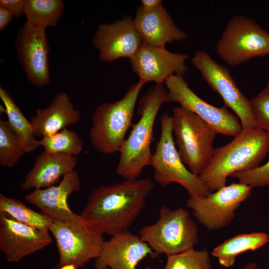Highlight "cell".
<instances>
[{"label":"cell","mask_w":269,"mask_h":269,"mask_svg":"<svg viewBox=\"0 0 269 269\" xmlns=\"http://www.w3.org/2000/svg\"><path fill=\"white\" fill-rule=\"evenodd\" d=\"M189 56L174 53L165 46H155L143 43L129 62L132 70L144 85L149 82L163 84L173 75H184L188 70L185 62Z\"/></svg>","instance_id":"14"},{"label":"cell","mask_w":269,"mask_h":269,"mask_svg":"<svg viewBox=\"0 0 269 269\" xmlns=\"http://www.w3.org/2000/svg\"><path fill=\"white\" fill-rule=\"evenodd\" d=\"M250 101L259 129L269 133V84Z\"/></svg>","instance_id":"30"},{"label":"cell","mask_w":269,"mask_h":269,"mask_svg":"<svg viewBox=\"0 0 269 269\" xmlns=\"http://www.w3.org/2000/svg\"><path fill=\"white\" fill-rule=\"evenodd\" d=\"M81 187L79 174L74 170L64 176L58 185L35 189L25 195L24 199L54 220H69L77 214L70 209L67 199Z\"/></svg>","instance_id":"18"},{"label":"cell","mask_w":269,"mask_h":269,"mask_svg":"<svg viewBox=\"0 0 269 269\" xmlns=\"http://www.w3.org/2000/svg\"><path fill=\"white\" fill-rule=\"evenodd\" d=\"M0 214L22 224L49 231L54 220L43 213L33 211L19 200L0 194Z\"/></svg>","instance_id":"25"},{"label":"cell","mask_w":269,"mask_h":269,"mask_svg":"<svg viewBox=\"0 0 269 269\" xmlns=\"http://www.w3.org/2000/svg\"><path fill=\"white\" fill-rule=\"evenodd\" d=\"M153 187L148 177L100 186L89 195L80 215L103 234L112 237L129 231Z\"/></svg>","instance_id":"1"},{"label":"cell","mask_w":269,"mask_h":269,"mask_svg":"<svg viewBox=\"0 0 269 269\" xmlns=\"http://www.w3.org/2000/svg\"><path fill=\"white\" fill-rule=\"evenodd\" d=\"M269 242V235L264 232L241 234L224 241L214 249L212 254L222 266L229 268L239 255L258 250Z\"/></svg>","instance_id":"22"},{"label":"cell","mask_w":269,"mask_h":269,"mask_svg":"<svg viewBox=\"0 0 269 269\" xmlns=\"http://www.w3.org/2000/svg\"><path fill=\"white\" fill-rule=\"evenodd\" d=\"M159 218L139 231V237L157 256L177 254L193 248L199 241L198 228L189 213L179 207L173 210L163 205Z\"/></svg>","instance_id":"5"},{"label":"cell","mask_w":269,"mask_h":269,"mask_svg":"<svg viewBox=\"0 0 269 269\" xmlns=\"http://www.w3.org/2000/svg\"><path fill=\"white\" fill-rule=\"evenodd\" d=\"M64 10L61 0H26L24 13L27 23L46 29L57 25Z\"/></svg>","instance_id":"24"},{"label":"cell","mask_w":269,"mask_h":269,"mask_svg":"<svg viewBox=\"0 0 269 269\" xmlns=\"http://www.w3.org/2000/svg\"><path fill=\"white\" fill-rule=\"evenodd\" d=\"M44 151L55 154L75 156L81 152L83 141L79 134L72 130L65 128L51 135L38 140Z\"/></svg>","instance_id":"26"},{"label":"cell","mask_w":269,"mask_h":269,"mask_svg":"<svg viewBox=\"0 0 269 269\" xmlns=\"http://www.w3.org/2000/svg\"><path fill=\"white\" fill-rule=\"evenodd\" d=\"M26 153L18 137L7 121L0 120V164L4 167L14 166Z\"/></svg>","instance_id":"27"},{"label":"cell","mask_w":269,"mask_h":269,"mask_svg":"<svg viewBox=\"0 0 269 269\" xmlns=\"http://www.w3.org/2000/svg\"><path fill=\"white\" fill-rule=\"evenodd\" d=\"M77 164L75 156L49 153L44 150L35 159L20 188L25 190L42 189L59 183L61 178L74 170Z\"/></svg>","instance_id":"21"},{"label":"cell","mask_w":269,"mask_h":269,"mask_svg":"<svg viewBox=\"0 0 269 269\" xmlns=\"http://www.w3.org/2000/svg\"><path fill=\"white\" fill-rule=\"evenodd\" d=\"M49 232L59 254L57 267L67 264L78 268L84 266L98 258L105 242L104 234L80 214L69 220H54Z\"/></svg>","instance_id":"7"},{"label":"cell","mask_w":269,"mask_h":269,"mask_svg":"<svg viewBox=\"0 0 269 269\" xmlns=\"http://www.w3.org/2000/svg\"><path fill=\"white\" fill-rule=\"evenodd\" d=\"M252 188L240 182L233 183L205 197L190 196L186 205L208 230L216 231L233 221L236 210L250 196Z\"/></svg>","instance_id":"11"},{"label":"cell","mask_w":269,"mask_h":269,"mask_svg":"<svg viewBox=\"0 0 269 269\" xmlns=\"http://www.w3.org/2000/svg\"><path fill=\"white\" fill-rule=\"evenodd\" d=\"M26 0H0V6L9 11L13 17H19L24 14Z\"/></svg>","instance_id":"31"},{"label":"cell","mask_w":269,"mask_h":269,"mask_svg":"<svg viewBox=\"0 0 269 269\" xmlns=\"http://www.w3.org/2000/svg\"><path fill=\"white\" fill-rule=\"evenodd\" d=\"M142 43L133 19L130 16L111 24H100L92 41L93 46L99 51V59L107 62L131 58Z\"/></svg>","instance_id":"15"},{"label":"cell","mask_w":269,"mask_h":269,"mask_svg":"<svg viewBox=\"0 0 269 269\" xmlns=\"http://www.w3.org/2000/svg\"><path fill=\"white\" fill-rule=\"evenodd\" d=\"M13 17L11 13L2 6H0V31H2L11 21Z\"/></svg>","instance_id":"32"},{"label":"cell","mask_w":269,"mask_h":269,"mask_svg":"<svg viewBox=\"0 0 269 269\" xmlns=\"http://www.w3.org/2000/svg\"><path fill=\"white\" fill-rule=\"evenodd\" d=\"M269 152V133L245 129L229 143L215 148L209 162L199 175L211 192L226 186L232 174L260 166Z\"/></svg>","instance_id":"2"},{"label":"cell","mask_w":269,"mask_h":269,"mask_svg":"<svg viewBox=\"0 0 269 269\" xmlns=\"http://www.w3.org/2000/svg\"><path fill=\"white\" fill-rule=\"evenodd\" d=\"M216 50L228 65H239L269 54V33L252 18L235 16L228 21Z\"/></svg>","instance_id":"9"},{"label":"cell","mask_w":269,"mask_h":269,"mask_svg":"<svg viewBox=\"0 0 269 269\" xmlns=\"http://www.w3.org/2000/svg\"><path fill=\"white\" fill-rule=\"evenodd\" d=\"M145 269H152L150 267H147Z\"/></svg>","instance_id":"36"},{"label":"cell","mask_w":269,"mask_h":269,"mask_svg":"<svg viewBox=\"0 0 269 269\" xmlns=\"http://www.w3.org/2000/svg\"><path fill=\"white\" fill-rule=\"evenodd\" d=\"M15 45L18 59L30 83L37 87L49 85L50 48L46 29L25 22L18 30Z\"/></svg>","instance_id":"13"},{"label":"cell","mask_w":269,"mask_h":269,"mask_svg":"<svg viewBox=\"0 0 269 269\" xmlns=\"http://www.w3.org/2000/svg\"><path fill=\"white\" fill-rule=\"evenodd\" d=\"M144 85L138 81L131 86L123 97L115 102H104L91 117L89 136L92 146L103 154L119 152L132 126L135 106Z\"/></svg>","instance_id":"4"},{"label":"cell","mask_w":269,"mask_h":269,"mask_svg":"<svg viewBox=\"0 0 269 269\" xmlns=\"http://www.w3.org/2000/svg\"><path fill=\"white\" fill-rule=\"evenodd\" d=\"M169 102L167 90L163 84H155L140 99L137 109L140 118L119 151L116 169L118 176L124 179L137 178L145 167L151 166L155 121L161 106Z\"/></svg>","instance_id":"3"},{"label":"cell","mask_w":269,"mask_h":269,"mask_svg":"<svg viewBox=\"0 0 269 269\" xmlns=\"http://www.w3.org/2000/svg\"><path fill=\"white\" fill-rule=\"evenodd\" d=\"M230 176L237 179L238 182L252 188L269 185V160L262 165L235 172Z\"/></svg>","instance_id":"29"},{"label":"cell","mask_w":269,"mask_h":269,"mask_svg":"<svg viewBox=\"0 0 269 269\" xmlns=\"http://www.w3.org/2000/svg\"><path fill=\"white\" fill-rule=\"evenodd\" d=\"M257 265L255 263H250L247 264L242 269H257Z\"/></svg>","instance_id":"35"},{"label":"cell","mask_w":269,"mask_h":269,"mask_svg":"<svg viewBox=\"0 0 269 269\" xmlns=\"http://www.w3.org/2000/svg\"><path fill=\"white\" fill-rule=\"evenodd\" d=\"M164 269H211V259L207 250L192 248L167 256Z\"/></svg>","instance_id":"28"},{"label":"cell","mask_w":269,"mask_h":269,"mask_svg":"<svg viewBox=\"0 0 269 269\" xmlns=\"http://www.w3.org/2000/svg\"><path fill=\"white\" fill-rule=\"evenodd\" d=\"M49 232L0 214V250L7 262H18L50 244L52 239Z\"/></svg>","instance_id":"16"},{"label":"cell","mask_w":269,"mask_h":269,"mask_svg":"<svg viewBox=\"0 0 269 269\" xmlns=\"http://www.w3.org/2000/svg\"><path fill=\"white\" fill-rule=\"evenodd\" d=\"M161 0H141L140 7L144 9L150 10L162 5Z\"/></svg>","instance_id":"33"},{"label":"cell","mask_w":269,"mask_h":269,"mask_svg":"<svg viewBox=\"0 0 269 269\" xmlns=\"http://www.w3.org/2000/svg\"><path fill=\"white\" fill-rule=\"evenodd\" d=\"M0 98L3 103L7 122L20 140L26 153L35 150L40 145L35 138L30 121L27 120L9 92L0 87Z\"/></svg>","instance_id":"23"},{"label":"cell","mask_w":269,"mask_h":269,"mask_svg":"<svg viewBox=\"0 0 269 269\" xmlns=\"http://www.w3.org/2000/svg\"><path fill=\"white\" fill-rule=\"evenodd\" d=\"M134 27L143 43L155 46L186 38V33L177 27L165 8L161 5L150 10L140 6L133 19Z\"/></svg>","instance_id":"19"},{"label":"cell","mask_w":269,"mask_h":269,"mask_svg":"<svg viewBox=\"0 0 269 269\" xmlns=\"http://www.w3.org/2000/svg\"><path fill=\"white\" fill-rule=\"evenodd\" d=\"M147 256H157L139 236L129 231L112 236L104 242L96 259V269H135Z\"/></svg>","instance_id":"17"},{"label":"cell","mask_w":269,"mask_h":269,"mask_svg":"<svg viewBox=\"0 0 269 269\" xmlns=\"http://www.w3.org/2000/svg\"><path fill=\"white\" fill-rule=\"evenodd\" d=\"M161 133L151 166L155 182L162 186L177 183L190 196L202 197L212 193L200 179L184 165L176 148L172 128V117L164 114L160 119Z\"/></svg>","instance_id":"8"},{"label":"cell","mask_w":269,"mask_h":269,"mask_svg":"<svg viewBox=\"0 0 269 269\" xmlns=\"http://www.w3.org/2000/svg\"><path fill=\"white\" fill-rule=\"evenodd\" d=\"M172 128L182 161L199 176L209 162L217 132L196 115L180 107L173 110Z\"/></svg>","instance_id":"6"},{"label":"cell","mask_w":269,"mask_h":269,"mask_svg":"<svg viewBox=\"0 0 269 269\" xmlns=\"http://www.w3.org/2000/svg\"><path fill=\"white\" fill-rule=\"evenodd\" d=\"M164 84L169 102L177 103L181 107L196 115L217 134L235 137L243 130L238 118L226 107H215L203 100L189 88L183 75H171Z\"/></svg>","instance_id":"12"},{"label":"cell","mask_w":269,"mask_h":269,"mask_svg":"<svg viewBox=\"0 0 269 269\" xmlns=\"http://www.w3.org/2000/svg\"><path fill=\"white\" fill-rule=\"evenodd\" d=\"M191 62L208 85L220 95L225 107L236 114L243 129H259L251 101L241 91L227 68L203 50L196 52Z\"/></svg>","instance_id":"10"},{"label":"cell","mask_w":269,"mask_h":269,"mask_svg":"<svg viewBox=\"0 0 269 269\" xmlns=\"http://www.w3.org/2000/svg\"><path fill=\"white\" fill-rule=\"evenodd\" d=\"M80 117V112L74 108L69 96L61 92L55 95L47 107L37 109L30 122L35 137L42 138L77 124Z\"/></svg>","instance_id":"20"},{"label":"cell","mask_w":269,"mask_h":269,"mask_svg":"<svg viewBox=\"0 0 269 269\" xmlns=\"http://www.w3.org/2000/svg\"><path fill=\"white\" fill-rule=\"evenodd\" d=\"M78 268L74 264H67L57 267L55 269H77Z\"/></svg>","instance_id":"34"}]
</instances>
